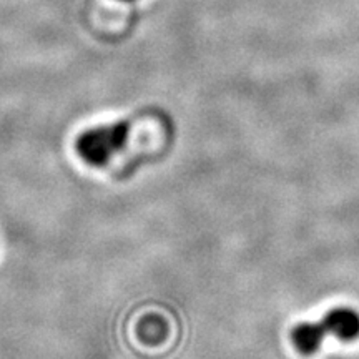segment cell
Segmentation results:
<instances>
[{
  "instance_id": "cell-2",
  "label": "cell",
  "mask_w": 359,
  "mask_h": 359,
  "mask_svg": "<svg viewBox=\"0 0 359 359\" xmlns=\"http://www.w3.org/2000/svg\"><path fill=\"white\" fill-rule=\"evenodd\" d=\"M325 325L327 334L338 339L351 341L359 336V314L351 308H336L326 314Z\"/></svg>"
},
{
  "instance_id": "cell-3",
  "label": "cell",
  "mask_w": 359,
  "mask_h": 359,
  "mask_svg": "<svg viewBox=\"0 0 359 359\" xmlns=\"http://www.w3.org/2000/svg\"><path fill=\"white\" fill-rule=\"evenodd\" d=\"M326 334L327 331L323 323H302L294 327L293 343L302 353L311 354L321 348Z\"/></svg>"
},
{
  "instance_id": "cell-1",
  "label": "cell",
  "mask_w": 359,
  "mask_h": 359,
  "mask_svg": "<svg viewBox=\"0 0 359 359\" xmlns=\"http://www.w3.org/2000/svg\"><path fill=\"white\" fill-rule=\"evenodd\" d=\"M128 138V125L115 123L109 127L87 130L77 140V151L90 165H105L116 151H120Z\"/></svg>"
}]
</instances>
